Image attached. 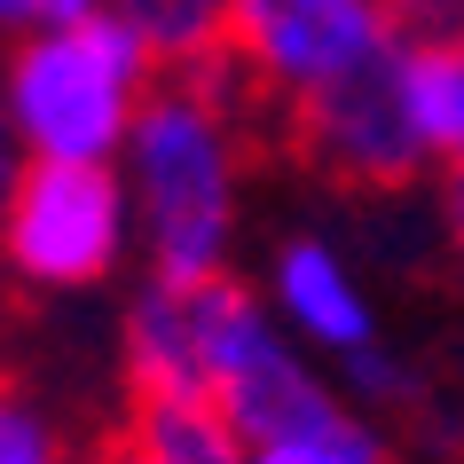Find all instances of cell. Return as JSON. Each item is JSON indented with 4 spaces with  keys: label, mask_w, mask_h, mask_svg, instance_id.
<instances>
[{
    "label": "cell",
    "mask_w": 464,
    "mask_h": 464,
    "mask_svg": "<svg viewBox=\"0 0 464 464\" xmlns=\"http://www.w3.org/2000/svg\"><path fill=\"white\" fill-rule=\"evenodd\" d=\"M252 119H260V102L228 63L166 72L150 87L142 119L119 150L142 276H173V284L228 276L252 173Z\"/></svg>",
    "instance_id": "cell-1"
},
{
    "label": "cell",
    "mask_w": 464,
    "mask_h": 464,
    "mask_svg": "<svg viewBox=\"0 0 464 464\" xmlns=\"http://www.w3.org/2000/svg\"><path fill=\"white\" fill-rule=\"evenodd\" d=\"M158 79V55L111 8H95L0 48V111L40 166H119Z\"/></svg>",
    "instance_id": "cell-2"
},
{
    "label": "cell",
    "mask_w": 464,
    "mask_h": 464,
    "mask_svg": "<svg viewBox=\"0 0 464 464\" xmlns=\"http://www.w3.org/2000/svg\"><path fill=\"white\" fill-rule=\"evenodd\" d=\"M134 260V197L119 166H40L32 158L0 213V284L24 299L102 292Z\"/></svg>",
    "instance_id": "cell-3"
},
{
    "label": "cell",
    "mask_w": 464,
    "mask_h": 464,
    "mask_svg": "<svg viewBox=\"0 0 464 464\" xmlns=\"http://www.w3.org/2000/svg\"><path fill=\"white\" fill-rule=\"evenodd\" d=\"M284 150L299 166H315L331 189H362V197H386V189H410L417 173L433 166V150L410 119V87H401V48L354 63L346 79L299 95L284 111Z\"/></svg>",
    "instance_id": "cell-4"
},
{
    "label": "cell",
    "mask_w": 464,
    "mask_h": 464,
    "mask_svg": "<svg viewBox=\"0 0 464 464\" xmlns=\"http://www.w3.org/2000/svg\"><path fill=\"white\" fill-rule=\"evenodd\" d=\"M401 48L378 0H228V72L252 87L260 119H284L354 63Z\"/></svg>",
    "instance_id": "cell-5"
},
{
    "label": "cell",
    "mask_w": 464,
    "mask_h": 464,
    "mask_svg": "<svg viewBox=\"0 0 464 464\" xmlns=\"http://www.w3.org/2000/svg\"><path fill=\"white\" fill-rule=\"evenodd\" d=\"M268 307L276 323H292V339L323 346V354H362L370 339V299L362 284L346 276V260L331 245H315V237H292V245L268 260Z\"/></svg>",
    "instance_id": "cell-6"
},
{
    "label": "cell",
    "mask_w": 464,
    "mask_h": 464,
    "mask_svg": "<svg viewBox=\"0 0 464 464\" xmlns=\"http://www.w3.org/2000/svg\"><path fill=\"white\" fill-rule=\"evenodd\" d=\"M119 433L142 464H252V440L220 417V401H126Z\"/></svg>",
    "instance_id": "cell-7"
},
{
    "label": "cell",
    "mask_w": 464,
    "mask_h": 464,
    "mask_svg": "<svg viewBox=\"0 0 464 464\" xmlns=\"http://www.w3.org/2000/svg\"><path fill=\"white\" fill-rule=\"evenodd\" d=\"M102 8L158 55V72L228 63V0H102Z\"/></svg>",
    "instance_id": "cell-8"
},
{
    "label": "cell",
    "mask_w": 464,
    "mask_h": 464,
    "mask_svg": "<svg viewBox=\"0 0 464 464\" xmlns=\"http://www.w3.org/2000/svg\"><path fill=\"white\" fill-rule=\"evenodd\" d=\"M401 87L433 166H449L464 150V48H401Z\"/></svg>",
    "instance_id": "cell-9"
},
{
    "label": "cell",
    "mask_w": 464,
    "mask_h": 464,
    "mask_svg": "<svg viewBox=\"0 0 464 464\" xmlns=\"http://www.w3.org/2000/svg\"><path fill=\"white\" fill-rule=\"evenodd\" d=\"M0 464H79L63 417L32 386H16L8 370H0Z\"/></svg>",
    "instance_id": "cell-10"
},
{
    "label": "cell",
    "mask_w": 464,
    "mask_h": 464,
    "mask_svg": "<svg viewBox=\"0 0 464 464\" xmlns=\"http://www.w3.org/2000/svg\"><path fill=\"white\" fill-rule=\"evenodd\" d=\"M252 464H386V440L362 417H339V425H315V433L252 440Z\"/></svg>",
    "instance_id": "cell-11"
},
{
    "label": "cell",
    "mask_w": 464,
    "mask_h": 464,
    "mask_svg": "<svg viewBox=\"0 0 464 464\" xmlns=\"http://www.w3.org/2000/svg\"><path fill=\"white\" fill-rule=\"evenodd\" d=\"M401 48H464V0H378Z\"/></svg>",
    "instance_id": "cell-12"
},
{
    "label": "cell",
    "mask_w": 464,
    "mask_h": 464,
    "mask_svg": "<svg viewBox=\"0 0 464 464\" xmlns=\"http://www.w3.org/2000/svg\"><path fill=\"white\" fill-rule=\"evenodd\" d=\"M102 0H0V48L8 40H24V32H48V24H79V16H95Z\"/></svg>",
    "instance_id": "cell-13"
},
{
    "label": "cell",
    "mask_w": 464,
    "mask_h": 464,
    "mask_svg": "<svg viewBox=\"0 0 464 464\" xmlns=\"http://www.w3.org/2000/svg\"><path fill=\"white\" fill-rule=\"evenodd\" d=\"M24 142H16V126H8V111H0V213H8V197H16V181H24Z\"/></svg>",
    "instance_id": "cell-14"
},
{
    "label": "cell",
    "mask_w": 464,
    "mask_h": 464,
    "mask_svg": "<svg viewBox=\"0 0 464 464\" xmlns=\"http://www.w3.org/2000/svg\"><path fill=\"white\" fill-rule=\"evenodd\" d=\"M440 205H449V237L464 245V150L440 166Z\"/></svg>",
    "instance_id": "cell-15"
},
{
    "label": "cell",
    "mask_w": 464,
    "mask_h": 464,
    "mask_svg": "<svg viewBox=\"0 0 464 464\" xmlns=\"http://www.w3.org/2000/svg\"><path fill=\"white\" fill-rule=\"evenodd\" d=\"M79 464H142V457H134V440H126L119 425H111V433H102L95 449H79Z\"/></svg>",
    "instance_id": "cell-16"
}]
</instances>
